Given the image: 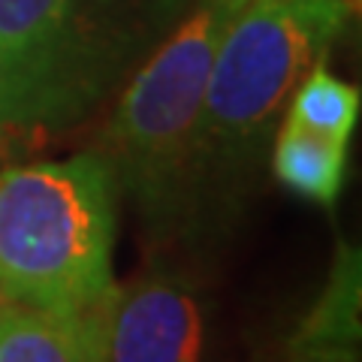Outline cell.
<instances>
[{
    "label": "cell",
    "mask_w": 362,
    "mask_h": 362,
    "mask_svg": "<svg viewBox=\"0 0 362 362\" xmlns=\"http://www.w3.org/2000/svg\"><path fill=\"white\" fill-rule=\"evenodd\" d=\"M272 166L275 178L287 190L320 206H332L347 175V142L326 139L320 133L284 121L275 139Z\"/></svg>",
    "instance_id": "obj_8"
},
{
    "label": "cell",
    "mask_w": 362,
    "mask_h": 362,
    "mask_svg": "<svg viewBox=\"0 0 362 362\" xmlns=\"http://www.w3.org/2000/svg\"><path fill=\"white\" fill-rule=\"evenodd\" d=\"M247 0H199L124 90L109 124V166L148 211L178 206L197 173V127L221 40Z\"/></svg>",
    "instance_id": "obj_2"
},
{
    "label": "cell",
    "mask_w": 362,
    "mask_h": 362,
    "mask_svg": "<svg viewBox=\"0 0 362 362\" xmlns=\"http://www.w3.org/2000/svg\"><path fill=\"white\" fill-rule=\"evenodd\" d=\"M354 6L344 0H247L223 33L197 127V169L263 139L299 78L323 61Z\"/></svg>",
    "instance_id": "obj_3"
},
{
    "label": "cell",
    "mask_w": 362,
    "mask_h": 362,
    "mask_svg": "<svg viewBox=\"0 0 362 362\" xmlns=\"http://www.w3.org/2000/svg\"><path fill=\"white\" fill-rule=\"evenodd\" d=\"M76 0H0V127H42L85 103Z\"/></svg>",
    "instance_id": "obj_4"
},
{
    "label": "cell",
    "mask_w": 362,
    "mask_h": 362,
    "mask_svg": "<svg viewBox=\"0 0 362 362\" xmlns=\"http://www.w3.org/2000/svg\"><path fill=\"white\" fill-rule=\"evenodd\" d=\"M359 251L341 245L323 293L287 341L290 362H359Z\"/></svg>",
    "instance_id": "obj_7"
},
{
    "label": "cell",
    "mask_w": 362,
    "mask_h": 362,
    "mask_svg": "<svg viewBox=\"0 0 362 362\" xmlns=\"http://www.w3.org/2000/svg\"><path fill=\"white\" fill-rule=\"evenodd\" d=\"M0 133H4V127H0Z\"/></svg>",
    "instance_id": "obj_11"
},
{
    "label": "cell",
    "mask_w": 362,
    "mask_h": 362,
    "mask_svg": "<svg viewBox=\"0 0 362 362\" xmlns=\"http://www.w3.org/2000/svg\"><path fill=\"white\" fill-rule=\"evenodd\" d=\"M115 169L76 154L0 173V299L76 311L115 293Z\"/></svg>",
    "instance_id": "obj_1"
},
{
    "label": "cell",
    "mask_w": 362,
    "mask_h": 362,
    "mask_svg": "<svg viewBox=\"0 0 362 362\" xmlns=\"http://www.w3.org/2000/svg\"><path fill=\"white\" fill-rule=\"evenodd\" d=\"M356 118H359V88L329 73L323 61L314 64L308 76H305V82L293 88L287 121L296 124V127L320 133L335 142H347L354 136Z\"/></svg>",
    "instance_id": "obj_9"
},
{
    "label": "cell",
    "mask_w": 362,
    "mask_h": 362,
    "mask_svg": "<svg viewBox=\"0 0 362 362\" xmlns=\"http://www.w3.org/2000/svg\"><path fill=\"white\" fill-rule=\"evenodd\" d=\"M344 4H347V6H354V9H356V6H359V0H344Z\"/></svg>",
    "instance_id": "obj_10"
},
{
    "label": "cell",
    "mask_w": 362,
    "mask_h": 362,
    "mask_svg": "<svg viewBox=\"0 0 362 362\" xmlns=\"http://www.w3.org/2000/svg\"><path fill=\"white\" fill-rule=\"evenodd\" d=\"M115 293L76 311L0 299V362H103Z\"/></svg>",
    "instance_id": "obj_6"
},
{
    "label": "cell",
    "mask_w": 362,
    "mask_h": 362,
    "mask_svg": "<svg viewBox=\"0 0 362 362\" xmlns=\"http://www.w3.org/2000/svg\"><path fill=\"white\" fill-rule=\"evenodd\" d=\"M206 320L181 278L148 275L115 293L103 362H202Z\"/></svg>",
    "instance_id": "obj_5"
}]
</instances>
